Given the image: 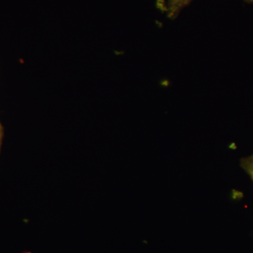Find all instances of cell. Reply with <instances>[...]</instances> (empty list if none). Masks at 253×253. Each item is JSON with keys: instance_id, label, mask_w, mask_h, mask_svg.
<instances>
[{"instance_id": "6da1fadb", "label": "cell", "mask_w": 253, "mask_h": 253, "mask_svg": "<svg viewBox=\"0 0 253 253\" xmlns=\"http://www.w3.org/2000/svg\"><path fill=\"white\" fill-rule=\"evenodd\" d=\"M192 0H168V17L175 18Z\"/></svg>"}, {"instance_id": "3957f363", "label": "cell", "mask_w": 253, "mask_h": 253, "mask_svg": "<svg viewBox=\"0 0 253 253\" xmlns=\"http://www.w3.org/2000/svg\"><path fill=\"white\" fill-rule=\"evenodd\" d=\"M1 136H2V128H1V125H0V145H1Z\"/></svg>"}, {"instance_id": "7a4b0ae2", "label": "cell", "mask_w": 253, "mask_h": 253, "mask_svg": "<svg viewBox=\"0 0 253 253\" xmlns=\"http://www.w3.org/2000/svg\"><path fill=\"white\" fill-rule=\"evenodd\" d=\"M241 166L251 176L253 181V154L249 157L242 158L241 161Z\"/></svg>"}, {"instance_id": "277c9868", "label": "cell", "mask_w": 253, "mask_h": 253, "mask_svg": "<svg viewBox=\"0 0 253 253\" xmlns=\"http://www.w3.org/2000/svg\"><path fill=\"white\" fill-rule=\"evenodd\" d=\"M244 1L248 3H253V0H244Z\"/></svg>"}]
</instances>
